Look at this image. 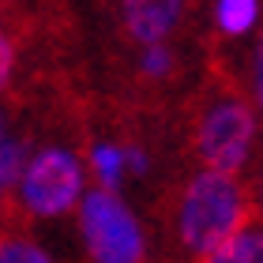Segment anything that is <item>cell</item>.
Instances as JSON below:
<instances>
[{
    "mask_svg": "<svg viewBox=\"0 0 263 263\" xmlns=\"http://www.w3.org/2000/svg\"><path fill=\"white\" fill-rule=\"evenodd\" d=\"M79 230L94 263H143V233L113 188H94L79 199Z\"/></svg>",
    "mask_w": 263,
    "mask_h": 263,
    "instance_id": "3957f363",
    "label": "cell"
},
{
    "mask_svg": "<svg viewBox=\"0 0 263 263\" xmlns=\"http://www.w3.org/2000/svg\"><path fill=\"white\" fill-rule=\"evenodd\" d=\"M83 188V170L79 158L64 147H45L30 158V165L19 177V199L23 207L38 218H53L64 214L71 203L79 199Z\"/></svg>",
    "mask_w": 263,
    "mask_h": 263,
    "instance_id": "277c9868",
    "label": "cell"
},
{
    "mask_svg": "<svg viewBox=\"0 0 263 263\" xmlns=\"http://www.w3.org/2000/svg\"><path fill=\"white\" fill-rule=\"evenodd\" d=\"M90 165H94V173L102 177L105 188H117V184H121V177H124V170H128L124 151L121 147H109V143H98V147H94Z\"/></svg>",
    "mask_w": 263,
    "mask_h": 263,
    "instance_id": "9c48e42d",
    "label": "cell"
},
{
    "mask_svg": "<svg viewBox=\"0 0 263 263\" xmlns=\"http://www.w3.org/2000/svg\"><path fill=\"white\" fill-rule=\"evenodd\" d=\"M11 64H15V57H11V45L8 38H0V90L8 87V76H11Z\"/></svg>",
    "mask_w": 263,
    "mask_h": 263,
    "instance_id": "5bb4252c",
    "label": "cell"
},
{
    "mask_svg": "<svg viewBox=\"0 0 263 263\" xmlns=\"http://www.w3.org/2000/svg\"><path fill=\"white\" fill-rule=\"evenodd\" d=\"M0 263H53L34 241H23V237H4L0 241Z\"/></svg>",
    "mask_w": 263,
    "mask_h": 263,
    "instance_id": "30bf717a",
    "label": "cell"
},
{
    "mask_svg": "<svg viewBox=\"0 0 263 263\" xmlns=\"http://www.w3.org/2000/svg\"><path fill=\"white\" fill-rule=\"evenodd\" d=\"M252 87H256V105L263 113V34H259V45H256V68H252Z\"/></svg>",
    "mask_w": 263,
    "mask_h": 263,
    "instance_id": "7c38bea8",
    "label": "cell"
},
{
    "mask_svg": "<svg viewBox=\"0 0 263 263\" xmlns=\"http://www.w3.org/2000/svg\"><path fill=\"white\" fill-rule=\"evenodd\" d=\"M19 177H23V143L15 139L8 117L0 113V199H4V192Z\"/></svg>",
    "mask_w": 263,
    "mask_h": 263,
    "instance_id": "52a82bcc",
    "label": "cell"
},
{
    "mask_svg": "<svg viewBox=\"0 0 263 263\" xmlns=\"http://www.w3.org/2000/svg\"><path fill=\"white\" fill-rule=\"evenodd\" d=\"M256 139V117L237 90H218L214 98L199 109L196 128H192V151L207 170L237 173L248 162Z\"/></svg>",
    "mask_w": 263,
    "mask_h": 263,
    "instance_id": "7a4b0ae2",
    "label": "cell"
},
{
    "mask_svg": "<svg viewBox=\"0 0 263 263\" xmlns=\"http://www.w3.org/2000/svg\"><path fill=\"white\" fill-rule=\"evenodd\" d=\"M214 15H218V27L226 34H245L252 30V23L259 15V0H218Z\"/></svg>",
    "mask_w": 263,
    "mask_h": 263,
    "instance_id": "ba28073f",
    "label": "cell"
},
{
    "mask_svg": "<svg viewBox=\"0 0 263 263\" xmlns=\"http://www.w3.org/2000/svg\"><path fill=\"white\" fill-rule=\"evenodd\" d=\"M199 263H263V230H241Z\"/></svg>",
    "mask_w": 263,
    "mask_h": 263,
    "instance_id": "8992f818",
    "label": "cell"
},
{
    "mask_svg": "<svg viewBox=\"0 0 263 263\" xmlns=\"http://www.w3.org/2000/svg\"><path fill=\"white\" fill-rule=\"evenodd\" d=\"M143 76H154V79H162V76H170V68H173V53L165 49L162 42H151V45H143Z\"/></svg>",
    "mask_w": 263,
    "mask_h": 263,
    "instance_id": "8fae6325",
    "label": "cell"
},
{
    "mask_svg": "<svg viewBox=\"0 0 263 263\" xmlns=\"http://www.w3.org/2000/svg\"><path fill=\"white\" fill-rule=\"evenodd\" d=\"M245 222H248V196L233 173L203 170L188 181L181 196V214H177V233L192 256L199 259L211 256L233 233H241Z\"/></svg>",
    "mask_w": 263,
    "mask_h": 263,
    "instance_id": "6da1fadb",
    "label": "cell"
},
{
    "mask_svg": "<svg viewBox=\"0 0 263 263\" xmlns=\"http://www.w3.org/2000/svg\"><path fill=\"white\" fill-rule=\"evenodd\" d=\"M184 15V0H124V27L136 42H165Z\"/></svg>",
    "mask_w": 263,
    "mask_h": 263,
    "instance_id": "5b68a950",
    "label": "cell"
},
{
    "mask_svg": "<svg viewBox=\"0 0 263 263\" xmlns=\"http://www.w3.org/2000/svg\"><path fill=\"white\" fill-rule=\"evenodd\" d=\"M124 162H128V170L136 173V177H143V173L151 170V158H147L139 147H128V151H124Z\"/></svg>",
    "mask_w": 263,
    "mask_h": 263,
    "instance_id": "4fadbf2b",
    "label": "cell"
}]
</instances>
